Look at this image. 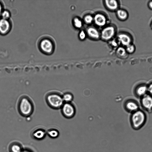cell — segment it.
<instances>
[{"mask_svg":"<svg viewBox=\"0 0 152 152\" xmlns=\"http://www.w3.org/2000/svg\"><path fill=\"white\" fill-rule=\"evenodd\" d=\"M39 46L41 51L47 54H51L54 48L53 41L50 38L46 37L40 39L39 43Z\"/></svg>","mask_w":152,"mask_h":152,"instance_id":"1","label":"cell"},{"mask_svg":"<svg viewBox=\"0 0 152 152\" xmlns=\"http://www.w3.org/2000/svg\"><path fill=\"white\" fill-rule=\"evenodd\" d=\"M144 113L140 111H138L134 113L132 117V124L135 129L140 128L144 123L145 120Z\"/></svg>","mask_w":152,"mask_h":152,"instance_id":"2","label":"cell"},{"mask_svg":"<svg viewBox=\"0 0 152 152\" xmlns=\"http://www.w3.org/2000/svg\"><path fill=\"white\" fill-rule=\"evenodd\" d=\"M20 109L23 114L28 115L30 114L32 111L31 104L27 98H23L22 99L20 103Z\"/></svg>","mask_w":152,"mask_h":152,"instance_id":"3","label":"cell"},{"mask_svg":"<svg viewBox=\"0 0 152 152\" xmlns=\"http://www.w3.org/2000/svg\"><path fill=\"white\" fill-rule=\"evenodd\" d=\"M47 100L49 104L54 108H58L61 107L63 103V99L59 95L55 94L49 95Z\"/></svg>","mask_w":152,"mask_h":152,"instance_id":"4","label":"cell"},{"mask_svg":"<svg viewBox=\"0 0 152 152\" xmlns=\"http://www.w3.org/2000/svg\"><path fill=\"white\" fill-rule=\"evenodd\" d=\"M115 29L112 26H107L102 30L101 33L102 38L104 40H108L111 38L114 35Z\"/></svg>","mask_w":152,"mask_h":152,"instance_id":"5","label":"cell"},{"mask_svg":"<svg viewBox=\"0 0 152 152\" xmlns=\"http://www.w3.org/2000/svg\"><path fill=\"white\" fill-rule=\"evenodd\" d=\"M11 24L8 19L2 18L0 19V33L2 34H7L10 31Z\"/></svg>","mask_w":152,"mask_h":152,"instance_id":"6","label":"cell"},{"mask_svg":"<svg viewBox=\"0 0 152 152\" xmlns=\"http://www.w3.org/2000/svg\"><path fill=\"white\" fill-rule=\"evenodd\" d=\"M62 112L64 115L66 117L71 118L75 114V110L72 104L69 103H66L63 106Z\"/></svg>","mask_w":152,"mask_h":152,"instance_id":"7","label":"cell"},{"mask_svg":"<svg viewBox=\"0 0 152 152\" xmlns=\"http://www.w3.org/2000/svg\"><path fill=\"white\" fill-rule=\"evenodd\" d=\"M118 39L119 42L124 46H126L131 44L132 38L128 34L122 33L119 34Z\"/></svg>","mask_w":152,"mask_h":152,"instance_id":"8","label":"cell"},{"mask_svg":"<svg viewBox=\"0 0 152 152\" xmlns=\"http://www.w3.org/2000/svg\"><path fill=\"white\" fill-rule=\"evenodd\" d=\"M94 20L96 25L101 26L104 25L106 21L105 17L103 15L100 14H98L95 16Z\"/></svg>","mask_w":152,"mask_h":152,"instance_id":"9","label":"cell"},{"mask_svg":"<svg viewBox=\"0 0 152 152\" xmlns=\"http://www.w3.org/2000/svg\"><path fill=\"white\" fill-rule=\"evenodd\" d=\"M142 103L145 108L151 109L152 108V97L149 95L145 96L142 99Z\"/></svg>","mask_w":152,"mask_h":152,"instance_id":"10","label":"cell"},{"mask_svg":"<svg viewBox=\"0 0 152 152\" xmlns=\"http://www.w3.org/2000/svg\"><path fill=\"white\" fill-rule=\"evenodd\" d=\"M105 1L106 7L109 9L114 10L117 9L118 4L116 0H106Z\"/></svg>","mask_w":152,"mask_h":152,"instance_id":"11","label":"cell"},{"mask_svg":"<svg viewBox=\"0 0 152 152\" xmlns=\"http://www.w3.org/2000/svg\"><path fill=\"white\" fill-rule=\"evenodd\" d=\"M87 33L89 37L94 39H98L99 36L98 31L94 28H88L87 30Z\"/></svg>","mask_w":152,"mask_h":152,"instance_id":"12","label":"cell"},{"mask_svg":"<svg viewBox=\"0 0 152 152\" xmlns=\"http://www.w3.org/2000/svg\"><path fill=\"white\" fill-rule=\"evenodd\" d=\"M117 14L118 18L122 20H126L128 17L127 12L123 9L118 10L117 12Z\"/></svg>","mask_w":152,"mask_h":152,"instance_id":"13","label":"cell"},{"mask_svg":"<svg viewBox=\"0 0 152 152\" xmlns=\"http://www.w3.org/2000/svg\"><path fill=\"white\" fill-rule=\"evenodd\" d=\"M33 135L35 138L41 139L44 137L45 132L41 130H38L34 132Z\"/></svg>","mask_w":152,"mask_h":152,"instance_id":"14","label":"cell"},{"mask_svg":"<svg viewBox=\"0 0 152 152\" xmlns=\"http://www.w3.org/2000/svg\"><path fill=\"white\" fill-rule=\"evenodd\" d=\"M117 53L121 57H124L126 56L127 52L125 48L123 47H119L117 50Z\"/></svg>","mask_w":152,"mask_h":152,"instance_id":"15","label":"cell"},{"mask_svg":"<svg viewBox=\"0 0 152 152\" xmlns=\"http://www.w3.org/2000/svg\"><path fill=\"white\" fill-rule=\"evenodd\" d=\"M126 106L127 108L131 110H135L138 108L137 105L133 102H129L127 103Z\"/></svg>","mask_w":152,"mask_h":152,"instance_id":"16","label":"cell"},{"mask_svg":"<svg viewBox=\"0 0 152 152\" xmlns=\"http://www.w3.org/2000/svg\"><path fill=\"white\" fill-rule=\"evenodd\" d=\"M147 90L146 86H143L139 87L137 89V93L139 95L141 96L144 95Z\"/></svg>","mask_w":152,"mask_h":152,"instance_id":"17","label":"cell"},{"mask_svg":"<svg viewBox=\"0 0 152 152\" xmlns=\"http://www.w3.org/2000/svg\"><path fill=\"white\" fill-rule=\"evenodd\" d=\"M125 48L127 53H132L135 50V47L134 45L131 44L126 46Z\"/></svg>","mask_w":152,"mask_h":152,"instance_id":"18","label":"cell"},{"mask_svg":"<svg viewBox=\"0 0 152 152\" xmlns=\"http://www.w3.org/2000/svg\"><path fill=\"white\" fill-rule=\"evenodd\" d=\"M74 23L75 26L77 28H80L82 25L81 20L77 18H75L74 19Z\"/></svg>","mask_w":152,"mask_h":152,"instance_id":"19","label":"cell"},{"mask_svg":"<svg viewBox=\"0 0 152 152\" xmlns=\"http://www.w3.org/2000/svg\"><path fill=\"white\" fill-rule=\"evenodd\" d=\"M12 152H20L21 149L19 146L17 144L13 145L11 148Z\"/></svg>","mask_w":152,"mask_h":152,"instance_id":"20","label":"cell"},{"mask_svg":"<svg viewBox=\"0 0 152 152\" xmlns=\"http://www.w3.org/2000/svg\"><path fill=\"white\" fill-rule=\"evenodd\" d=\"M63 99L66 102H69L72 100V96L70 94H66L64 96Z\"/></svg>","mask_w":152,"mask_h":152,"instance_id":"21","label":"cell"},{"mask_svg":"<svg viewBox=\"0 0 152 152\" xmlns=\"http://www.w3.org/2000/svg\"><path fill=\"white\" fill-rule=\"evenodd\" d=\"M48 133L50 136L53 138L57 137L59 134L57 131L53 130L50 131Z\"/></svg>","mask_w":152,"mask_h":152,"instance_id":"22","label":"cell"},{"mask_svg":"<svg viewBox=\"0 0 152 152\" xmlns=\"http://www.w3.org/2000/svg\"><path fill=\"white\" fill-rule=\"evenodd\" d=\"M1 15L2 17V18L8 19V18L10 17V14L8 11L4 10L2 11Z\"/></svg>","mask_w":152,"mask_h":152,"instance_id":"23","label":"cell"},{"mask_svg":"<svg viewBox=\"0 0 152 152\" xmlns=\"http://www.w3.org/2000/svg\"><path fill=\"white\" fill-rule=\"evenodd\" d=\"M84 20L86 23L89 24L92 22L93 20V18L91 16L88 15L85 17Z\"/></svg>","mask_w":152,"mask_h":152,"instance_id":"24","label":"cell"},{"mask_svg":"<svg viewBox=\"0 0 152 152\" xmlns=\"http://www.w3.org/2000/svg\"><path fill=\"white\" fill-rule=\"evenodd\" d=\"M86 37V35L84 32L82 31H81L79 34V37L82 40L84 39H85Z\"/></svg>","mask_w":152,"mask_h":152,"instance_id":"25","label":"cell"},{"mask_svg":"<svg viewBox=\"0 0 152 152\" xmlns=\"http://www.w3.org/2000/svg\"><path fill=\"white\" fill-rule=\"evenodd\" d=\"M148 90L150 93L152 95V84L150 85Z\"/></svg>","mask_w":152,"mask_h":152,"instance_id":"26","label":"cell"},{"mask_svg":"<svg viewBox=\"0 0 152 152\" xmlns=\"http://www.w3.org/2000/svg\"><path fill=\"white\" fill-rule=\"evenodd\" d=\"M148 6L150 9L152 10V1H151L148 2Z\"/></svg>","mask_w":152,"mask_h":152,"instance_id":"27","label":"cell"},{"mask_svg":"<svg viewBox=\"0 0 152 152\" xmlns=\"http://www.w3.org/2000/svg\"><path fill=\"white\" fill-rule=\"evenodd\" d=\"M2 12V6L0 2V15H1V14Z\"/></svg>","mask_w":152,"mask_h":152,"instance_id":"28","label":"cell"},{"mask_svg":"<svg viewBox=\"0 0 152 152\" xmlns=\"http://www.w3.org/2000/svg\"><path fill=\"white\" fill-rule=\"evenodd\" d=\"M151 28H152V22L151 23Z\"/></svg>","mask_w":152,"mask_h":152,"instance_id":"29","label":"cell"},{"mask_svg":"<svg viewBox=\"0 0 152 152\" xmlns=\"http://www.w3.org/2000/svg\"><path fill=\"white\" fill-rule=\"evenodd\" d=\"M23 152H27V151H24Z\"/></svg>","mask_w":152,"mask_h":152,"instance_id":"30","label":"cell"}]
</instances>
